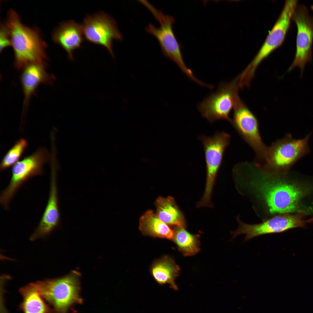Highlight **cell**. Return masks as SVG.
<instances>
[{
	"label": "cell",
	"instance_id": "cell-10",
	"mask_svg": "<svg viewBox=\"0 0 313 313\" xmlns=\"http://www.w3.org/2000/svg\"><path fill=\"white\" fill-rule=\"evenodd\" d=\"M298 1H286L281 14L262 47L254 58L244 70L248 77H254L261 61L283 42L290 27Z\"/></svg>",
	"mask_w": 313,
	"mask_h": 313
},
{
	"label": "cell",
	"instance_id": "cell-5",
	"mask_svg": "<svg viewBox=\"0 0 313 313\" xmlns=\"http://www.w3.org/2000/svg\"><path fill=\"white\" fill-rule=\"evenodd\" d=\"M233 118L230 123L242 139L253 150L256 165L265 164L268 147L263 141L259 124L254 114L241 100L238 92L235 96Z\"/></svg>",
	"mask_w": 313,
	"mask_h": 313
},
{
	"label": "cell",
	"instance_id": "cell-3",
	"mask_svg": "<svg viewBox=\"0 0 313 313\" xmlns=\"http://www.w3.org/2000/svg\"><path fill=\"white\" fill-rule=\"evenodd\" d=\"M79 275L73 272L60 278L37 281L32 284L53 308V313H67L77 304H81Z\"/></svg>",
	"mask_w": 313,
	"mask_h": 313
},
{
	"label": "cell",
	"instance_id": "cell-16",
	"mask_svg": "<svg viewBox=\"0 0 313 313\" xmlns=\"http://www.w3.org/2000/svg\"><path fill=\"white\" fill-rule=\"evenodd\" d=\"M46 65L33 63L22 70L21 82L24 96V108L27 107L31 96L39 85L50 84L53 82V77L46 72Z\"/></svg>",
	"mask_w": 313,
	"mask_h": 313
},
{
	"label": "cell",
	"instance_id": "cell-8",
	"mask_svg": "<svg viewBox=\"0 0 313 313\" xmlns=\"http://www.w3.org/2000/svg\"><path fill=\"white\" fill-rule=\"evenodd\" d=\"M50 158L47 149L40 147L13 166L10 182L0 195V203L5 209H8L11 199L24 183L32 177L43 173V165Z\"/></svg>",
	"mask_w": 313,
	"mask_h": 313
},
{
	"label": "cell",
	"instance_id": "cell-2",
	"mask_svg": "<svg viewBox=\"0 0 313 313\" xmlns=\"http://www.w3.org/2000/svg\"><path fill=\"white\" fill-rule=\"evenodd\" d=\"M7 15L5 25L13 49L16 68L22 70L33 63L46 65L47 45L42 39L39 30L23 25L18 14L13 9L10 10Z\"/></svg>",
	"mask_w": 313,
	"mask_h": 313
},
{
	"label": "cell",
	"instance_id": "cell-17",
	"mask_svg": "<svg viewBox=\"0 0 313 313\" xmlns=\"http://www.w3.org/2000/svg\"><path fill=\"white\" fill-rule=\"evenodd\" d=\"M179 271L178 265L168 256L156 261L150 269L152 276L158 283L160 285L169 284L170 287L175 290L178 289L175 281Z\"/></svg>",
	"mask_w": 313,
	"mask_h": 313
},
{
	"label": "cell",
	"instance_id": "cell-14",
	"mask_svg": "<svg viewBox=\"0 0 313 313\" xmlns=\"http://www.w3.org/2000/svg\"><path fill=\"white\" fill-rule=\"evenodd\" d=\"M56 165L51 166L49 197L47 205L39 224L30 239L32 240L46 236L58 225L60 221L57 184Z\"/></svg>",
	"mask_w": 313,
	"mask_h": 313
},
{
	"label": "cell",
	"instance_id": "cell-20",
	"mask_svg": "<svg viewBox=\"0 0 313 313\" xmlns=\"http://www.w3.org/2000/svg\"><path fill=\"white\" fill-rule=\"evenodd\" d=\"M23 298L20 308L23 313H51L53 312L32 283L21 287Z\"/></svg>",
	"mask_w": 313,
	"mask_h": 313
},
{
	"label": "cell",
	"instance_id": "cell-6",
	"mask_svg": "<svg viewBox=\"0 0 313 313\" xmlns=\"http://www.w3.org/2000/svg\"><path fill=\"white\" fill-rule=\"evenodd\" d=\"M310 134L299 139L290 134L273 142L268 147L266 163L263 167L279 173L288 170L301 158L308 154Z\"/></svg>",
	"mask_w": 313,
	"mask_h": 313
},
{
	"label": "cell",
	"instance_id": "cell-11",
	"mask_svg": "<svg viewBox=\"0 0 313 313\" xmlns=\"http://www.w3.org/2000/svg\"><path fill=\"white\" fill-rule=\"evenodd\" d=\"M292 19L297 27L296 48L294 59L288 71L298 67L300 70V77H302L305 65L312 61L313 17L309 14L304 5L297 4Z\"/></svg>",
	"mask_w": 313,
	"mask_h": 313
},
{
	"label": "cell",
	"instance_id": "cell-9",
	"mask_svg": "<svg viewBox=\"0 0 313 313\" xmlns=\"http://www.w3.org/2000/svg\"><path fill=\"white\" fill-rule=\"evenodd\" d=\"M81 25L86 40L105 47L114 58L113 41L114 40L122 41L123 36L113 18L104 12H99L92 15H87Z\"/></svg>",
	"mask_w": 313,
	"mask_h": 313
},
{
	"label": "cell",
	"instance_id": "cell-1",
	"mask_svg": "<svg viewBox=\"0 0 313 313\" xmlns=\"http://www.w3.org/2000/svg\"><path fill=\"white\" fill-rule=\"evenodd\" d=\"M246 173L252 179V185L264 200L270 213L299 211V203L305 193L301 188L281 179L280 173L254 164L248 166Z\"/></svg>",
	"mask_w": 313,
	"mask_h": 313
},
{
	"label": "cell",
	"instance_id": "cell-4",
	"mask_svg": "<svg viewBox=\"0 0 313 313\" xmlns=\"http://www.w3.org/2000/svg\"><path fill=\"white\" fill-rule=\"evenodd\" d=\"M140 2L150 10L160 24L159 27H157L149 23L145 28L146 32L157 39L165 57L174 62L190 79L196 82L198 79L192 70L186 66L183 59L180 46L173 30L175 21L174 18L165 14L147 1L141 0Z\"/></svg>",
	"mask_w": 313,
	"mask_h": 313
},
{
	"label": "cell",
	"instance_id": "cell-12",
	"mask_svg": "<svg viewBox=\"0 0 313 313\" xmlns=\"http://www.w3.org/2000/svg\"><path fill=\"white\" fill-rule=\"evenodd\" d=\"M239 88L235 79L230 82L221 83L216 92L198 106L202 116L211 123L221 119L230 123V114L233 109L235 94Z\"/></svg>",
	"mask_w": 313,
	"mask_h": 313
},
{
	"label": "cell",
	"instance_id": "cell-13",
	"mask_svg": "<svg viewBox=\"0 0 313 313\" xmlns=\"http://www.w3.org/2000/svg\"><path fill=\"white\" fill-rule=\"evenodd\" d=\"M237 219L239 226L236 231L232 232V239L240 234H244L245 235L244 240L246 241L260 236L281 233L303 225L302 221L297 217L288 215L275 216L254 224L245 223L241 221L239 218Z\"/></svg>",
	"mask_w": 313,
	"mask_h": 313
},
{
	"label": "cell",
	"instance_id": "cell-19",
	"mask_svg": "<svg viewBox=\"0 0 313 313\" xmlns=\"http://www.w3.org/2000/svg\"><path fill=\"white\" fill-rule=\"evenodd\" d=\"M155 205L156 214L162 221L167 225L185 228L186 224L184 218L172 197H159L155 201Z\"/></svg>",
	"mask_w": 313,
	"mask_h": 313
},
{
	"label": "cell",
	"instance_id": "cell-23",
	"mask_svg": "<svg viewBox=\"0 0 313 313\" xmlns=\"http://www.w3.org/2000/svg\"><path fill=\"white\" fill-rule=\"evenodd\" d=\"M11 46V42L5 25L1 23L0 30V51L1 52L6 47Z\"/></svg>",
	"mask_w": 313,
	"mask_h": 313
},
{
	"label": "cell",
	"instance_id": "cell-7",
	"mask_svg": "<svg viewBox=\"0 0 313 313\" xmlns=\"http://www.w3.org/2000/svg\"><path fill=\"white\" fill-rule=\"evenodd\" d=\"M203 147L206 163V176L204 193L197 203L200 207H211V197L217 175L222 163L224 154L230 142V136L224 132H216L208 137H198Z\"/></svg>",
	"mask_w": 313,
	"mask_h": 313
},
{
	"label": "cell",
	"instance_id": "cell-15",
	"mask_svg": "<svg viewBox=\"0 0 313 313\" xmlns=\"http://www.w3.org/2000/svg\"><path fill=\"white\" fill-rule=\"evenodd\" d=\"M83 35L81 25L72 20L62 21L52 34L53 41L66 52L70 60L74 59V51L81 47L84 41Z\"/></svg>",
	"mask_w": 313,
	"mask_h": 313
},
{
	"label": "cell",
	"instance_id": "cell-22",
	"mask_svg": "<svg viewBox=\"0 0 313 313\" xmlns=\"http://www.w3.org/2000/svg\"><path fill=\"white\" fill-rule=\"evenodd\" d=\"M28 144L27 141L23 138L16 141L3 157L0 164L1 171L7 169L17 162Z\"/></svg>",
	"mask_w": 313,
	"mask_h": 313
},
{
	"label": "cell",
	"instance_id": "cell-18",
	"mask_svg": "<svg viewBox=\"0 0 313 313\" xmlns=\"http://www.w3.org/2000/svg\"><path fill=\"white\" fill-rule=\"evenodd\" d=\"M139 227L142 234L145 236L169 239L173 237V231L151 210L146 211L141 216Z\"/></svg>",
	"mask_w": 313,
	"mask_h": 313
},
{
	"label": "cell",
	"instance_id": "cell-21",
	"mask_svg": "<svg viewBox=\"0 0 313 313\" xmlns=\"http://www.w3.org/2000/svg\"><path fill=\"white\" fill-rule=\"evenodd\" d=\"M172 239L179 250L185 256L194 255L199 250L197 236L191 234L184 228L177 227L173 231Z\"/></svg>",
	"mask_w": 313,
	"mask_h": 313
}]
</instances>
